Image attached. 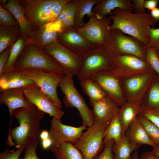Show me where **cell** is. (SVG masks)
I'll use <instances>...</instances> for the list:
<instances>
[{
    "label": "cell",
    "instance_id": "obj_44",
    "mask_svg": "<svg viewBox=\"0 0 159 159\" xmlns=\"http://www.w3.org/2000/svg\"><path fill=\"white\" fill-rule=\"evenodd\" d=\"M134 6L135 13L142 14L146 13L144 7V0H132Z\"/></svg>",
    "mask_w": 159,
    "mask_h": 159
},
{
    "label": "cell",
    "instance_id": "obj_39",
    "mask_svg": "<svg viewBox=\"0 0 159 159\" xmlns=\"http://www.w3.org/2000/svg\"><path fill=\"white\" fill-rule=\"evenodd\" d=\"M115 143L113 139L108 140L104 144L105 147L102 153L92 159H114L113 148Z\"/></svg>",
    "mask_w": 159,
    "mask_h": 159
},
{
    "label": "cell",
    "instance_id": "obj_13",
    "mask_svg": "<svg viewBox=\"0 0 159 159\" xmlns=\"http://www.w3.org/2000/svg\"><path fill=\"white\" fill-rule=\"evenodd\" d=\"M19 70L24 76L32 79L36 86L50 97L59 108L62 109V102L58 97L57 89L64 75L35 70Z\"/></svg>",
    "mask_w": 159,
    "mask_h": 159
},
{
    "label": "cell",
    "instance_id": "obj_47",
    "mask_svg": "<svg viewBox=\"0 0 159 159\" xmlns=\"http://www.w3.org/2000/svg\"><path fill=\"white\" fill-rule=\"evenodd\" d=\"M150 14L152 18L158 23L159 21V8L156 7L151 10Z\"/></svg>",
    "mask_w": 159,
    "mask_h": 159
},
{
    "label": "cell",
    "instance_id": "obj_11",
    "mask_svg": "<svg viewBox=\"0 0 159 159\" xmlns=\"http://www.w3.org/2000/svg\"><path fill=\"white\" fill-rule=\"evenodd\" d=\"M78 32L93 47L107 46L109 41L111 20L109 17H101L94 15Z\"/></svg>",
    "mask_w": 159,
    "mask_h": 159
},
{
    "label": "cell",
    "instance_id": "obj_31",
    "mask_svg": "<svg viewBox=\"0 0 159 159\" xmlns=\"http://www.w3.org/2000/svg\"><path fill=\"white\" fill-rule=\"evenodd\" d=\"M21 35L19 27H0V54L14 43Z\"/></svg>",
    "mask_w": 159,
    "mask_h": 159
},
{
    "label": "cell",
    "instance_id": "obj_6",
    "mask_svg": "<svg viewBox=\"0 0 159 159\" xmlns=\"http://www.w3.org/2000/svg\"><path fill=\"white\" fill-rule=\"evenodd\" d=\"M73 76L64 74L58 86L64 95L63 102L66 107L76 108L79 111L83 125L88 127L94 123L92 110H90L82 97L74 85Z\"/></svg>",
    "mask_w": 159,
    "mask_h": 159
},
{
    "label": "cell",
    "instance_id": "obj_46",
    "mask_svg": "<svg viewBox=\"0 0 159 159\" xmlns=\"http://www.w3.org/2000/svg\"><path fill=\"white\" fill-rule=\"evenodd\" d=\"M139 159H159V157L152 152L145 151L141 155Z\"/></svg>",
    "mask_w": 159,
    "mask_h": 159
},
{
    "label": "cell",
    "instance_id": "obj_52",
    "mask_svg": "<svg viewBox=\"0 0 159 159\" xmlns=\"http://www.w3.org/2000/svg\"><path fill=\"white\" fill-rule=\"evenodd\" d=\"M8 0H0V4L2 6L5 5L6 3Z\"/></svg>",
    "mask_w": 159,
    "mask_h": 159
},
{
    "label": "cell",
    "instance_id": "obj_51",
    "mask_svg": "<svg viewBox=\"0 0 159 159\" xmlns=\"http://www.w3.org/2000/svg\"><path fill=\"white\" fill-rule=\"evenodd\" d=\"M131 159H139L138 151L137 150L135 151L132 153Z\"/></svg>",
    "mask_w": 159,
    "mask_h": 159
},
{
    "label": "cell",
    "instance_id": "obj_23",
    "mask_svg": "<svg viewBox=\"0 0 159 159\" xmlns=\"http://www.w3.org/2000/svg\"><path fill=\"white\" fill-rule=\"evenodd\" d=\"M2 6L14 16L19 24L21 34L29 40L32 26L26 19L19 0H8Z\"/></svg>",
    "mask_w": 159,
    "mask_h": 159
},
{
    "label": "cell",
    "instance_id": "obj_19",
    "mask_svg": "<svg viewBox=\"0 0 159 159\" xmlns=\"http://www.w3.org/2000/svg\"><path fill=\"white\" fill-rule=\"evenodd\" d=\"M0 103L7 107L10 115V125L8 134H10L11 125L13 113L15 110L27 107L31 103L26 99L23 89L12 88L0 91Z\"/></svg>",
    "mask_w": 159,
    "mask_h": 159
},
{
    "label": "cell",
    "instance_id": "obj_7",
    "mask_svg": "<svg viewBox=\"0 0 159 159\" xmlns=\"http://www.w3.org/2000/svg\"><path fill=\"white\" fill-rule=\"evenodd\" d=\"M106 46L113 57L127 54L145 59L146 46L137 39L126 35L118 29L110 31Z\"/></svg>",
    "mask_w": 159,
    "mask_h": 159
},
{
    "label": "cell",
    "instance_id": "obj_4",
    "mask_svg": "<svg viewBox=\"0 0 159 159\" xmlns=\"http://www.w3.org/2000/svg\"><path fill=\"white\" fill-rule=\"evenodd\" d=\"M13 69L35 70L65 74L63 69L51 57L30 42L18 58Z\"/></svg>",
    "mask_w": 159,
    "mask_h": 159
},
{
    "label": "cell",
    "instance_id": "obj_43",
    "mask_svg": "<svg viewBox=\"0 0 159 159\" xmlns=\"http://www.w3.org/2000/svg\"><path fill=\"white\" fill-rule=\"evenodd\" d=\"M14 43L0 54V77L1 76L4 68L8 62Z\"/></svg>",
    "mask_w": 159,
    "mask_h": 159
},
{
    "label": "cell",
    "instance_id": "obj_32",
    "mask_svg": "<svg viewBox=\"0 0 159 159\" xmlns=\"http://www.w3.org/2000/svg\"><path fill=\"white\" fill-rule=\"evenodd\" d=\"M119 109L115 113L105 130L103 143L105 144L110 139H113L115 143L119 141L122 137V129L120 120Z\"/></svg>",
    "mask_w": 159,
    "mask_h": 159
},
{
    "label": "cell",
    "instance_id": "obj_49",
    "mask_svg": "<svg viewBox=\"0 0 159 159\" xmlns=\"http://www.w3.org/2000/svg\"><path fill=\"white\" fill-rule=\"evenodd\" d=\"M49 138V132L43 130L41 131L40 135V139L42 140L47 139Z\"/></svg>",
    "mask_w": 159,
    "mask_h": 159
},
{
    "label": "cell",
    "instance_id": "obj_16",
    "mask_svg": "<svg viewBox=\"0 0 159 159\" xmlns=\"http://www.w3.org/2000/svg\"><path fill=\"white\" fill-rule=\"evenodd\" d=\"M23 89L27 100L44 112L59 119L64 114V112L58 107L54 101L36 85Z\"/></svg>",
    "mask_w": 159,
    "mask_h": 159
},
{
    "label": "cell",
    "instance_id": "obj_1",
    "mask_svg": "<svg viewBox=\"0 0 159 159\" xmlns=\"http://www.w3.org/2000/svg\"><path fill=\"white\" fill-rule=\"evenodd\" d=\"M44 116V112L31 103L27 107L15 110L12 116L18 121L19 125L11 129L6 145L25 149L33 143H39L41 132L40 123Z\"/></svg>",
    "mask_w": 159,
    "mask_h": 159
},
{
    "label": "cell",
    "instance_id": "obj_24",
    "mask_svg": "<svg viewBox=\"0 0 159 159\" xmlns=\"http://www.w3.org/2000/svg\"><path fill=\"white\" fill-rule=\"evenodd\" d=\"M126 134L130 141L133 144L140 145H146L153 147L155 146L139 121L138 116L130 124Z\"/></svg>",
    "mask_w": 159,
    "mask_h": 159
},
{
    "label": "cell",
    "instance_id": "obj_18",
    "mask_svg": "<svg viewBox=\"0 0 159 159\" xmlns=\"http://www.w3.org/2000/svg\"><path fill=\"white\" fill-rule=\"evenodd\" d=\"M57 40L64 46L80 55L93 47L74 27L62 28L58 33Z\"/></svg>",
    "mask_w": 159,
    "mask_h": 159
},
{
    "label": "cell",
    "instance_id": "obj_26",
    "mask_svg": "<svg viewBox=\"0 0 159 159\" xmlns=\"http://www.w3.org/2000/svg\"><path fill=\"white\" fill-rule=\"evenodd\" d=\"M144 109V106L126 102L119 107V114L122 129V136H124L130 124Z\"/></svg>",
    "mask_w": 159,
    "mask_h": 159
},
{
    "label": "cell",
    "instance_id": "obj_28",
    "mask_svg": "<svg viewBox=\"0 0 159 159\" xmlns=\"http://www.w3.org/2000/svg\"><path fill=\"white\" fill-rule=\"evenodd\" d=\"M80 80L83 92L89 97L91 105L95 102L108 97L100 85L89 78Z\"/></svg>",
    "mask_w": 159,
    "mask_h": 159
},
{
    "label": "cell",
    "instance_id": "obj_40",
    "mask_svg": "<svg viewBox=\"0 0 159 159\" xmlns=\"http://www.w3.org/2000/svg\"><path fill=\"white\" fill-rule=\"evenodd\" d=\"M149 42L147 46L159 50V28L150 27L148 30Z\"/></svg>",
    "mask_w": 159,
    "mask_h": 159
},
{
    "label": "cell",
    "instance_id": "obj_3",
    "mask_svg": "<svg viewBox=\"0 0 159 159\" xmlns=\"http://www.w3.org/2000/svg\"><path fill=\"white\" fill-rule=\"evenodd\" d=\"M72 0H19L32 26L54 21L64 7Z\"/></svg>",
    "mask_w": 159,
    "mask_h": 159
},
{
    "label": "cell",
    "instance_id": "obj_29",
    "mask_svg": "<svg viewBox=\"0 0 159 159\" xmlns=\"http://www.w3.org/2000/svg\"><path fill=\"white\" fill-rule=\"evenodd\" d=\"M55 159H84L80 151L70 142H64L51 148Z\"/></svg>",
    "mask_w": 159,
    "mask_h": 159
},
{
    "label": "cell",
    "instance_id": "obj_37",
    "mask_svg": "<svg viewBox=\"0 0 159 159\" xmlns=\"http://www.w3.org/2000/svg\"><path fill=\"white\" fill-rule=\"evenodd\" d=\"M155 48L146 46L145 60L159 78V59Z\"/></svg>",
    "mask_w": 159,
    "mask_h": 159
},
{
    "label": "cell",
    "instance_id": "obj_15",
    "mask_svg": "<svg viewBox=\"0 0 159 159\" xmlns=\"http://www.w3.org/2000/svg\"><path fill=\"white\" fill-rule=\"evenodd\" d=\"M86 127L83 125L79 127L66 125L62 123L60 119L53 117L49 131L52 146H57L64 142L75 144Z\"/></svg>",
    "mask_w": 159,
    "mask_h": 159
},
{
    "label": "cell",
    "instance_id": "obj_21",
    "mask_svg": "<svg viewBox=\"0 0 159 159\" xmlns=\"http://www.w3.org/2000/svg\"><path fill=\"white\" fill-rule=\"evenodd\" d=\"M35 85L34 82L21 73L19 70L13 69L3 73L0 77V91L12 88L24 89Z\"/></svg>",
    "mask_w": 159,
    "mask_h": 159
},
{
    "label": "cell",
    "instance_id": "obj_53",
    "mask_svg": "<svg viewBox=\"0 0 159 159\" xmlns=\"http://www.w3.org/2000/svg\"><path fill=\"white\" fill-rule=\"evenodd\" d=\"M156 52L157 56L159 59V50H157Z\"/></svg>",
    "mask_w": 159,
    "mask_h": 159
},
{
    "label": "cell",
    "instance_id": "obj_50",
    "mask_svg": "<svg viewBox=\"0 0 159 159\" xmlns=\"http://www.w3.org/2000/svg\"><path fill=\"white\" fill-rule=\"evenodd\" d=\"M151 151L154 154L159 157V147L154 146Z\"/></svg>",
    "mask_w": 159,
    "mask_h": 159
},
{
    "label": "cell",
    "instance_id": "obj_9",
    "mask_svg": "<svg viewBox=\"0 0 159 159\" xmlns=\"http://www.w3.org/2000/svg\"><path fill=\"white\" fill-rule=\"evenodd\" d=\"M110 123L94 122L88 127L74 144V146L82 154L84 159H92L97 156L103 143L104 133Z\"/></svg>",
    "mask_w": 159,
    "mask_h": 159
},
{
    "label": "cell",
    "instance_id": "obj_10",
    "mask_svg": "<svg viewBox=\"0 0 159 159\" xmlns=\"http://www.w3.org/2000/svg\"><path fill=\"white\" fill-rule=\"evenodd\" d=\"M157 75L153 71L119 79L127 102L142 105L145 96Z\"/></svg>",
    "mask_w": 159,
    "mask_h": 159
},
{
    "label": "cell",
    "instance_id": "obj_42",
    "mask_svg": "<svg viewBox=\"0 0 159 159\" xmlns=\"http://www.w3.org/2000/svg\"><path fill=\"white\" fill-rule=\"evenodd\" d=\"M38 143H34L25 149L24 155L20 159H39L36 153Z\"/></svg>",
    "mask_w": 159,
    "mask_h": 159
},
{
    "label": "cell",
    "instance_id": "obj_33",
    "mask_svg": "<svg viewBox=\"0 0 159 159\" xmlns=\"http://www.w3.org/2000/svg\"><path fill=\"white\" fill-rule=\"evenodd\" d=\"M75 6L74 0L66 4L55 21H59L62 28L74 27Z\"/></svg>",
    "mask_w": 159,
    "mask_h": 159
},
{
    "label": "cell",
    "instance_id": "obj_35",
    "mask_svg": "<svg viewBox=\"0 0 159 159\" xmlns=\"http://www.w3.org/2000/svg\"><path fill=\"white\" fill-rule=\"evenodd\" d=\"M138 117L155 146L159 147V128L141 115H138Z\"/></svg>",
    "mask_w": 159,
    "mask_h": 159
},
{
    "label": "cell",
    "instance_id": "obj_45",
    "mask_svg": "<svg viewBox=\"0 0 159 159\" xmlns=\"http://www.w3.org/2000/svg\"><path fill=\"white\" fill-rule=\"evenodd\" d=\"M159 2V0H145L144 3L145 8L151 11L157 7Z\"/></svg>",
    "mask_w": 159,
    "mask_h": 159
},
{
    "label": "cell",
    "instance_id": "obj_8",
    "mask_svg": "<svg viewBox=\"0 0 159 159\" xmlns=\"http://www.w3.org/2000/svg\"><path fill=\"white\" fill-rule=\"evenodd\" d=\"M51 57L63 69L65 74L78 75L82 66L80 54L61 44L57 40L43 50Z\"/></svg>",
    "mask_w": 159,
    "mask_h": 159
},
{
    "label": "cell",
    "instance_id": "obj_22",
    "mask_svg": "<svg viewBox=\"0 0 159 159\" xmlns=\"http://www.w3.org/2000/svg\"><path fill=\"white\" fill-rule=\"evenodd\" d=\"M117 9L132 12L134 6L130 0H101L93 8L92 11L95 15L103 17L112 15L113 11Z\"/></svg>",
    "mask_w": 159,
    "mask_h": 159
},
{
    "label": "cell",
    "instance_id": "obj_38",
    "mask_svg": "<svg viewBox=\"0 0 159 159\" xmlns=\"http://www.w3.org/2000/svg\"><path fill=\"white\" fill-rule=\"evenodd\" d=\"M140 115L159 128V108L145 109Z\"/></svg>",
    "mask_w": 159,
    "mask_h": 159
},
{
    "label": "cell",
    "instance_id": "obj_5",
    "mask_svg": "<svg viewBox=\"0 0 159 159\" xmlns=\"http://www.w3.org/2000/svg\"><path fill=\"white\" fill-rule=\"evenodd\" d=\"M81 55L83 64L77 75L79 80L88 78L98 72L114 69L113 56L106 46L92 47Z\"/></svg>",
    "mask_w": 159,
    "mask_h": 159
},
{
    "label": "cell",
    "instance_id": "obj_17",
    "mask_svg": "<svg viewBox=\"0 0 159 159\" xmlns=\"http://www.w3.org/2000/svg\"><path fill=\"white\" fill-rule=\"evenodd\" d=\"M62 28L60 22L57 21L32 26L29 42L43 50L57 40L58 33Z\"/></svg>",
    "mask_w": 159,
    "mask_h": 159
},
{
    "label": "cell",
    "instance_id": "obj_25",
    "mask_svg": "<svg viewBox=\"0 0 159 159\" xmlns=\"http://www.w3.org/2000/svg\"><path fill=\"white\" fill-rule=\"evenodd\" d=\"M75 6L74 28L79 29L85 24L84 21L86 15L88 19L95 15L92 11L93 6L100 3L101 0H74Z\"/></svg>",
    "mask_w": 159,
    "mask_h": 159
},
{
    "label": "cell",
    "instance_id": "obj_27",
    "mask_svg": "<svg viewBox=\"0 0 159 159\" xmlns=\"http://www.w3.org/2000/svg\"><path fill=\"white\" fill-rule=\"evenodd\" d=\"M140 145L132 143L127 134L115 143L113 148L114 159H131L132 154L139 148Z\"/></svg>",
    "mask_w": 159,
    "mask_h": 159
},
{
    "label": "cell",
    "instance_id": "obj_14",
    "mask_svg": "<svg viewBox=\"0 0 159 159\" xmlns=\"http://www.w3.org/2000/svg\"><path fill=\"white\" fill-rule=\"evenodd\" d=\"M89 78L98 84L108 97L119 107L127 102L120 80L112 71L98 72Z\"/></svg>",
    "mask_w": 159,
    "mask_h": 159
},
{
    "label": "cell",
    "instance_id": "obj_34",
    "mask_svg": "<svg viewBox=\"0 0 159 159\" xmlns=\"http://www.w3.org/2000/svg\"><path fill=\"white\" fill-rule=\"evenodd\" d=\"M144 109L159 108V78L157 75L147 91Z\"/></svg>",
    "mask_w": 159,
    "mask_h": 159
},
{
    "label": "cell",
    "instance_id": "obj_41",
    "mask_svg": "<svg viewBox=\"0 0 159 159\" xmlns=\"http://www.w3.org/2000/svg\"><path fill=\"white\" fill-rule=\"evenodd\" d=\"M25 149L21 147L14 151L11 150L6 148L3 151L0 153V159H20V156Z\"/></svg>",
    "mask_w": 159,
    "mask_h": 159
},
{
    "label": "cell",
    "instance_id": "obj_36",
    "mask_svg": "<svg viewBox=\"0 0 159 159\" xmlns=\"http://www.w3.org/2000/svg\"><path fill=\"white\" fill-rule=\"evenodd\" d=\"M7 10L0 4V27L5 26L19 27L16 18L11 13Z\"/></svg>",
    "mask_w": 159,
    "mask_h": 159
},
{
    "label": "cell",
    "instance_id": "obj_48",
    "mask_svg": "<svg viewBox=\"0 0 159 159\" xmlns=\"http://www.w3.org/2000/svg\"><path fill=\"white\" fill-rule=\"evenodd\" d=\"M42 145L44 149H47L52 146V143L49 138L43 140H42Z\"/></svg>",
    "mask_w": 159,
    "mask_h": 159
},
{
    "label": "cell",
    "instance_id": "obj_12",
    "mask_svg": "<svg viewBox=\"0 0 159 159\" xmlns=\"http://www.w3.org/2000/svg\"><path fill=\"white\" fill-rule=\"evenodd\" d=\"M114 74L119 79L154 71L145 59L130 55L114 56Z\"/></svg>",
    "mask_w": 159,
    "mask_h": 159
},
{
    "label": "cell",
    "instance_id": "obj_30",
    "mask_svg": "<svg viewBox=\"0 0 159 159\" xmlns=\"http://www.w3.org/2000/svg\"><path fill=\"white\" fill-rule=\"evenodd\" d=\"M29 42V40L28 38L21 34L20 36L12 46L8 60L4 68L2 74L13 69L17 59Z\"/></svg>",
    "mask_w": 159,
    "mask_h": 159
},
{
    "label": "cell",
    "instance_id": "obj_20",
    "mask_svg": "<svg viewBox=\"0 0 159 159\" xmlns=\"http://www.w3.org/2000/svg\"><path fill=\"white\" fill-rule=\"evenodd\" d=\"M91 105L94 122L101 124L110 123L120 107L108 97L95 102Z\"/></svg>",
    "mask_w": 159,
    "mask_h": 159
},
{
    "label": "cell",
    "instance_id": "obj_2",
    "mask_svg": "<svg viewBox=\"0 0 159 159\" xmlns=\"http://www.w3.org/2000/svg\"><path fill=\"white\" fill-rule=\"evenodd\" d=\"M109 17L112 23L110 30L118 29L142 42L146 46L149 42L148 30L157 23L150 13L138 14L116 9Z\"/></svg>",
    "mask_w": 159,
    "mask_h": 159
}]
</instances>
